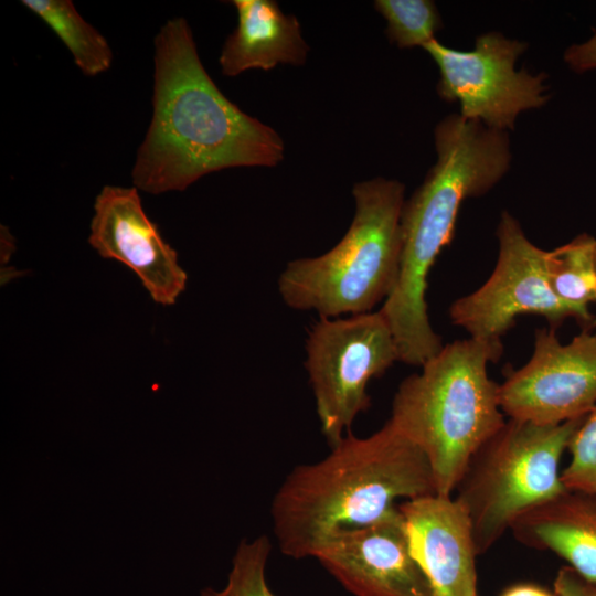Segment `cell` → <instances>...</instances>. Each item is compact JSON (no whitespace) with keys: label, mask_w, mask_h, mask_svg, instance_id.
<instances>
[{"label":"cell","mask_w":596,"mask_h":596,"mask_svg":"<svg viewBox=\"0 0 596 596\" xmlns=\"http://www.w3.org/2000/svg\"><path fill=\"white\" fill-rule=\"evenodd\" d=\"M375 10L386 21V35L400 49L424 47L436 39L441 18L430 0H376Z\"/></svg>","instance_id":"ac0fdd59"},{"label":"cell","mask_w":596,"mask_h":596,"mask_svg":"<svg viewBox=\"0 0 596 596\" xmlns=\"http://www.w3.org/2000/svg\"><path fill=\"white\" fill-rule=\"evenodd\" d=\"M499 402L509 418L538 425L585 416L596 406V333L562 343L555 328L538 329L530 360L499 384Z\"/></svg>","instance_id":"30bf717a"},{"label":"cell","mask_w":596,"mask_h":596,"mask_svg":"<svg viewBox=\"0 0 596 596\" xmlns=\"http://www.w3.org/2000/svg\"><path fill=\"white\" fill-rule=\"evenodd\" d=\"M409 550L435 596H478L471 523L453 496L428 494L398 504Z\"/></svg>","instance_id":"4fadbf2b"},{"label":"cell","mask_w":596,"mask_h":596,"mask_svg":"<svg viewBox=\"0 0 596 596\" xmlns=\"http://www.w3.org/2000/svg\"><path fill=\"white\" fill-rule=\"evenodd\" d=\"M270 551L272 543L265 534L249 542L243 540L233 556L227 585L221 590L204 588L200 596H276L265 575Z\"/></svg>","instance_id":"d6986e66"},{"label":"cell","mask_w":596,"mask_h":596,"mask_svg":"<svg viewBox=\"0 0 596 596\" xmlns=\"http://www.w3.org/2000/svg\"><path fill=\"white\" fill-rule=\"evenodd\" d=\"M502 352L501 340H455L394 394L389 419L426 456L437 494L453 496L470 457L505 423L488 373Z\"/></svg>","instance_id":"277c9868"},{"label":"cell","mask_w":596,"mask_h":596,"mask_svg":"<svg viewBox=\"0 0 596 596\" xmlns=\"http://www.w3.org/2000/svg\"><path fill=\"white\" fill-rule=\"evenodd\" d=\"M237 25L222 47L219 63L224 76L248 70L270 71L278 64L302 65L309 46L300 23L273 0H233Z\"/></svg>","instance_id":"5bb4252c"},{"label":"cell","mask_w":596,"mask_h":596,"mask_svg":"<svg viewBox=\"0 0 596 596\" xmlns=\"http://www.w3.org/2000/svg\"><path fill=\"white\" fill-rule=\"evenodd\" d=\"M554 593L556 596H596V584L583 578L566 565L556 574Z\"/></svg>","instance_id":"44dd1931"},{"label":"cell","mask_w":596,"mask_h":596,"mask_svg":"<svg viewBox=\"0 0 596 596\" xmlns=\"http://www.w3.org/2000/svg\"><path fill=\"white\" fill-rule=\"evenodd\" d=\"M330 448L294 467L272 500L273 532L288 557H313L332 536L394 513L398 499L436 493L426 456L390 419L366 437L350 430Z\"/></svg>","instance_id":"7a4b0ae2"},{"label":"cell","mask_w":596,"mask_h":596,"mask_svg":"<svg viewBox=\"0 0 596 596\" xmlns=\"http://www.w3.org/2000/svg\"><path fill=\"white\" fill-rule=\"evenodd\" d=\"M437 160L405 201L396 285L380 311L393 333L400 361L422 366L441 348L426 302L427 278L450 244L461 203L492 189L511 164L507 131L451 114L435 128Z\"/></svg>","instance_id":"3957f363"},{"label":"cell","mask_w":596,"mask_h":596,"mask_svg":"<svg viewBox=\"0 0 596 596\" xmlns=\"http://www.w3.org/2000/svg\"><path fill=\"white\" fill-rule=\"evenodd\" d=\"M564 62L577 73L596 68V32L585 42L573 44L564 52Z\"/></svg>","instance_id":"7402d4cb"},{"label":"cell","mask_w":596,"mask_h":596,"mask_svg":"<svg viewBox=\"0 0 596 596\" xmlns=\"http://www.w3.org/2000/svg\"><path fill=\"white\" fill-rule=\"evenodd\" d=\"M355 213L343 237L328 252L289 262L278 278L284 302L319 317L371 312L393 291L402 249L405 185L374 178L352 189Z\"/></svg>","instance_id":"5b68a950"},{"label":"cell","mask_w":596,"mask_h":596,"mask_svg":"<svg viewBox=\"0 0 596 596\" xmlns=\"http://www.w3.org/2000/svg\"><path fill=\"white\" fill-rule=\"evenodd\" d=\"M499 252L488 279L475 291L457 298L449 307V318L482 340H501L518 317L536 315L551 326L576 312L553 292L546 276V251L534 245L519 221L503 211L497 227Z\"/></svg>","instance_id":"9c48e42d"},{"label":"cell","mask_w":596,"mask_h":596,"mask_svg":"<svg viewBox=\"0 0 596 596\" xmlns=\"http://www.w3.org/2000/svg\"><path fill=\"white\" fill-rule=\"evenodd\" d=\"M525 42L490 31L476 39L470 51H460L432 40L423 49L439 71L437 94L458 102L459 115L488 128L513 129L518 116L544 106L550 98L545 73L517 70Z\"/></svg>","instance_id":"ba28073f"},{"label":"cell","mask_w":596,"mask_h":596,"mask_svg":"<svg viewBox=\"0 0 596 596\" xmlns=\"http://www.w3.org/2000/svg\"><path fill=\"white\" fill-rule=\"evenodd\" d=\"M153 45L152 116L131 170L135 188L184 191L212 172L283 160L278 132L232 103L205 71L185 19L167 21Z\"/></svg>","instance_id":"6da1fadb"},{"label":"cell","mask_w":596,"mask_h":596,"mask_svg":"<svg viewBox=\"0 0 596 596\" xmlns=\"http://www.w3.org/2000/svg\"><path fill=\"white\" fill-rule=\"evenodd\" d=\"M583 418L558 425L509 418L470 457L454 498L469 517L478 555L524 512L567 490L560 461Z\"/></svg>","instance_id":"8992f818"},{"label":"cell","mask_w":596,"mask_h":596,"mask_svg":"<svg viewBox=\"0 0 596 596\" xmlns=\"http://www.w3.org/2000/svg\"><path fill=\"white\" fill-rule=\"evenodd\" d=\"M63 42L86 76L108 71L114 55L106 38L82 18L70 0H22Z\"/></svg>","instance_id":"2e32d148"},{"label":"cell","mask_w":596,"mask_h":596,"mask_svg":"<svg viewBox=\"0 0 596 596\" xmlns=\"http://www.w3.org/2000/svg\"><path fill=\"white\" fill-rule=\"evenodd\" d=\"M510 531L518 542L557 554L596 584V496L565 490L524 512Z\"/></svg>","instance_id":"9a60e30c"},{"label":"cell","mask_w":596,"mask_h":596,"mask_svg":"<svg viewBox=\"0 0 596 596\" xmlns=\"http://www.w3.org/2000/svg\"><path fill=\"white\" fill-rule=\"evenodd\" d=\"M594 247L595 237L581 234L545 254L546 276L553 292L582 321H590L588 306L596 301Z\"/></svg>","instance_id":"e0dca14e"},{"label":"cell","mask_w":596,"mask_h":596,"mask_svg":"<svg viewBox=\"0 0 596 596\" xmlns=\"http://www.w3.org/2000/svg\"><path fill=\"white\" fill-rule=\"evenodd\" d=\"M400 361L391 328L381 313L319 317L308 331L305 366L321 433L337 445L358 415L369 409L368 384Z\"/></svg>","instance_id":"52a82bcc"},{"label":"cell","mask_w":596,"mask_h":596,"mask_svg":"<svg viewBox=\"0 0 596 596\" xmlns=\"http://www.w3.org/2000/svg\"><path fill=\"white\" fill-rule=\"evenodd\" d=\"M594 259H595V267H596V238H595V247H594Z\"/></svg>","instance_id":"cb8c5ba5"},{"label":"cell","mask_w":596,"mask_h":596,"mask_svg":"<svg viewBox=\"0 0 596 596\" xmlns=\"http://www.w3.org/2000/svg\"><path fill=\"white\" fill-rule=\"evenodd\" d=\"M501 596H556V594L533 584H518L505 589Z\"/></svg>","instance_id":"603a6c76"},{"label":"cell","mask_w":596,"mask_h":596,"mask_svg":"<svg viewBox=\"0 0 596 596\" xmlns=\"http://www.w3.org/2000/svg\"><path fill=\"white\" fill-rule=\"evenodd\" d=\"M567 450L570 461L561 472L564 487L596 496V406L573 433Z\"/></svg>","instance_id":"ffe728a7"},{"label":"cell","mask_w":596,"mask_h":596,"mask_svg":"<svg viewBox=\"0 0 596 596\" xmlns=\"http://www.w3.org/2000/svg\"><path fill=\"white\" fill-rule=\"evenodd\" d=\"M89 227L88 243L103 258L130 268L157 304H175L188 275L146 214L137 188L105 185L95 199Z\"/></svg>","instance_id":"8fae6325"},{"label":"cell","mask_w":596,"mask_h":596,"mask_svg":"<svg viewBox=\"0 0 596 596\" xmlns=\"http://www.w3.org/2000/svg\"><path fill=\"white\" fill-rule=\"evenodd\" d=\"M313 557L353 596H435L411 553L400 509L332 536Z\"/></svg>","instance_id":"7c38bea8"}]
</instances>
